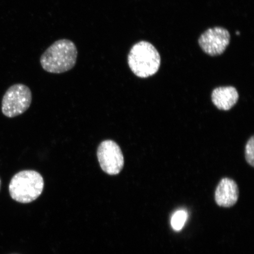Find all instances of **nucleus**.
Listing matches in <instances>:
<instances>
[{"label": "nucleus", "mask_w": 254, "mask_h": 254, "mask_svg": "<svg viewBox=\"0 0 254 254\" xmlns=\"http://www.w3.org/2000/svg\"><path fill=\"white\" fill-rule=\"evenodd\" d=\"M77 55V47L72 41L60 40L48 48L41 56V65L47 72L61 74L74 67Z\"/></svg>", "instance_id": "nucleus-1"}, {"label": "nucleus", "mask_w": 254, "mask_h": 254, "mask_svg": "<svg viewBox=\"0 0 254 254\" xmlns=\"http://www.w3.org/2000/svg\"><path fill=\"white\" fill-rule=\"evenodd\" d=\"M254 137L252 136L246 146V159L247 163L250 166L254 167Z\"/></svg>", "instance_id": "nucleus-10"}, {"label": "nucleus", "mask_w": 254, "mask_h": 254, "mask_svg": "<svg viewBox=\"0 0 254 254\" xmlns=\"http://www.w3.org/2000/svg\"><path fill=\"white\" fill-rule=\"evenodd\" d=\"M44 186L41 175L33 170L21 171L12 178L9 184V192L15 201L30 203L42 193Z\"/></svg>", "instance_id": "nucleus-3"}, {"label": "nucleus", "mask_w": 254, "mask_h": 254, "mask_svg": "<svg viewBox=\"0 0 254 254\" xmlns=\"http://www.w3.org/2000/svg\"><path fill=\"white\" fill-rule=\"evenodd\" d=\"M239 190L235 181L229 178H224L216 189L215 200L217 205L222 207L230 208L236 204Z\"/></svg>", "instance_id": "nucleus-7"}, {"label": "nucleus", "mask_w": 254, "mask_h": 254, "mask_svg": "<svg viewBox=\"0 0 254 254\" xmlns=\"http://www.w3.org/2000/svg\"><path fill=\"white\" fill-rule=\"evenodd\" d=\"M128 64L136 76L148 78L158 72L161 65V57L151 43L141 41L135 44L130 50Z\"/></svg>", "instance_id": "nucleus-2"}, {"label": "nucleus", "mask_w": 254, "mask_h": 254, "mask_svg": "<svg viewBox=\"0 0 254 254\" xmlns=\"http://www.w3.org/2000/svg\"><path fill=\"white\" fill-rule=\"evenodd\" d=\"M1 179H0V189H1Z\"/></svg>", "instance_id": "nucleus-11"}, {"label": "nucleus", "mask_w": 254, "mask_h": 254, "mask_svg": "<svg viewBox=\"0 0 254 254\" xmlns=\"http://www.w3.org/2000/svg\"><path fill=\"white\" fill-rule=\"evenodd\" d=\"M97 158L101 169L110 176L119 174L125 165L122 149L115 141L105 140L97 149Z\"/></svg>", "instance_id": "nucleus-5"}, {"label": "nucleus", "mask_w": 254, "mask_h": 254, "mask_svg": "<svg viewBox=\"0 0 254 254\" xmlns=\"http://www.w3.org/2000/svg\"><path fill=\"white\" fill-rule=\"evenodd\" d=\"M188 219V213L184 209L178 210L172 216L171 220V225L173 229L179 231L183 229Z\"/></svg>", "instance_id": "nucleus-9"}, {"label": "nucleus", "mask_w": 254, "mask_h": 254, "mask_svg": "<svg viewBox=\"0 0 254 254\" xmlns=\"http://www.w3.org/2000/svg\"><path fill=\"white\" fill-rule=\"evenodd\" d=\"M231 36L226 28L215 27L209 28L198 39L201 49L206 55L214 57L223 54L229 46Z\"/></svg>", "instance_id": "nucleus-6"}, {"label": "nucleus", "mask_w": 254, "mask_h": 254, "mask_svg": "<svg viewBox=\"0 0 254 254\" xmlns=\"http://www.w3.org/2000/svg\"><path fill=\"white\" fill-rule=\"evenodd\" d=\"M32 93L26 85H12L5 92L1 103L2 113L8 118H13L25 112L30 106Z\"/></svg>", "instance_id": "nucleus-4"}, {"label": "nucleus", "mask_w": 254, "mask_h": 254, "mask_svg": "<svg viewBox=\"0 0 254 254\" xmlns=\"http://www.w3.org/2000/svg\"><path fill=\"white\" fill-rule=\"evenodd\" d=\"M239 98L237 89L234 87H220L214 89L212 101L219 110H230L236 105Z\"/></svg>", "instance_id": "nucleus-8"}]
</instances>
